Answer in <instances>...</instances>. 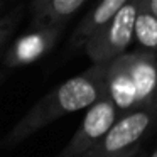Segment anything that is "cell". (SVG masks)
I'll return each instance as SVG.
<instances>
[{
    "mask_svg": "<svg viewBox=\"0 0 157 157\" xmlns=\"http://www.w3.org/2000/svg\"><path fill=\"white\" fill-rule=\"evenodd\" d=\"M103 96H106V66L91 64V68L63 81L46 93L37 103H34L25 112V115L9 130L5 139L2 140V147L12 149L49 123L69 113L85 108L88 110Z\"/></svg>",
    "mask_w": 157,
    "mask_h": 157,
    "instance_id": "1",
    "label": "cell"
},
{
    "mask_svg": "<svg viewBox=\"0 0 157 157\" xmlns=\"http://www.w3.org/2000/svg\"><path fill=\"white\" fill-rule=\"evenodd\" d=\"M155 118V110L147 108L122 115L83 157H133Z\"/></svg>",
    "mask_w": 157,
    "mask_h": 157,
    "instance_id": "2",
    "label": "cell"
},
{
    "mask_svg": "<svg viewBox=\"0 0 157 157\" xmlns=\"http://www.w3.org/2000/svg\"><path fill=\"white\" fill-rule=\"evenodd\" d=\"M137 17V0H127L115 17L93 36L83 48L93 66H108L117 58L123 56L133 42V25Z\"/></svg>",
    "mask_w": 157,
    "mask_h": 157,
    "instance_id": "3",
    "label": "cell"
},
{
    "mask_svg": "<svg viewBox=\"0 0 157 157\" xmlns=\"http://www.w3.org/2000/svg\"><path fill=\"white\" fill-rule=\"evenodd\" d=\"M120 118L113 101L108 95L90 106L85 118L79 123L78 130L73 133L71 140L58 152L54 157H83Z\"/></svg>",
    "mask_w": 157,
    "mask_h": 157,
    "instance_id": "4",
    "label": "cell"
},
{
    "mask_svg": "<svg viewBox=\"0 0 157 157\" xmlns=\"http://www.w3.org/2000/svg\"><path fill=\"white\" fill-rule=\"evenodd\" d=\"M64 27H37L17 37L5 54L7 68H22L44 58L61 39Z\"/></svg>",
    "mask_w": 157,
    "mask_h": 157,
    "instance_id": "5",
    "label": "cell"
},
{
    "mask_svg": "<svg viewBox=\"0 0 157 157\" xmlns=\"http://www.w3.org/2000/svg\"><path fill=\"white\" fill-rule=\"evenodd\" d=\"M106 95L120 117L135 110V85L132 78L130 52H125L106 66Z\"/></svg>",
    "mask_w": 157,
    "mask_h": 157,
    "instance_id": "6",
    "label": "cell"
},
{
    "mask_svg": "<svg viewBox=\"0 0 157 157\" xmlns=\"http://www.w3.org/2000/svg\"><path fill=\"white\" fill-rule=\"evenodd\" d=\"M135 85V110L157 108V56L145 51L130 52Z\"/></svg>",
    "mask_w": 157,
    "mask_h": 157,
    "instance_id": "7",
    "label": "cell"
},
{
    "mask_svg": "<svg viewBox=\"0 0 157 157\" xmlns=\"http://www.w3.org/2000/svg\"><path fill=\"white\" fill-rule=\"evenodd\" d=\"M125 2L127 0H101L95 7H91V10L79 21V24L73 31L68 49H83L93 36H96L115 17V14L125 5Z\"/></svg>",
    "mask_w": 157,
    "mask_h": 157,
    "instance_id": "8",
    "label": "cell"
},
{
    "mask_svg": "<svg viewBox=\"0 0 157 157\" xmlns=\"http://www.w3.org/2000/svg\"><path fill=\"white\" fill-rule=\"evenodd\" d=\"M86 5V0H34L27 5L31 27H66L68 21Z\"/></svg>",
    "mask_w": 157,
    "mask_h": 157,
    "instance_id": "9",
    "label": "cell"
},
{
    "mask_svg": "<svg viewBox=\"0 0 157 157\" xmlns=\"http://www.w3.org/2000/svg\"><path fill=\"white\" fill-rule=\"evenodd\" d=\"M133 41L145 52L157 56V19L145 10L142 0H137V17L133 25Z\"/></svg>",
    "mask_w": 157,
    "mask_h": 157,
    "instance_id": "10",
    "label": "cell"
},
{
    "mask_svg": "<svg viewBox=\"0 0 157 157\" xmlns=\"http://www.w3.org/2000/svg\"><path fill=\"white\" fill-rule=\"evenodd\" d=\"M25 5H19L14 10H10L7 15L0 19V49L5 44V41H9V37L12 36V32L17 29L19 22H21L22 15H24Z\"/></svg>",
    "mask_w": 157,
    "mask_h": 157,
    "instance_id": "11",
    "label": "cell"
},
{
    "mask_svg": "<svg viewBox=\"0 0 157 157\" xmlns=\"http://www.w3.org/2000/svg\"><path fill=\"white\" fill-rule=\"evenodd\" d=\"M144 2V7L149 14H152L154 17L157 19V0H142Z\"/></svg>",
    "mask_w": 157,
    "mask_h": 157,
    "instance_id": "12",
    "label": "cell"
},
{
    "mask_svg": "<svg viewBox=\"0 0 157 157\" xmlns=\"http://www.w3.org/2000/svg\"><path fill=\"white\" fill-rule=\"evenodd\" d=\"M149 157H157V149L154 150V152H150V155H149Z\"/></svg>",
    "mask_w": 157,
    "mask_h": 157,
    "instance_id": "13",
    "label": "cell"
},
{
    "mask_svg": "<svg viewBox=\"0 0 157 157\" xmlns=\"http://www.w3.org/2000/svg\"><path fill=\"white\" fill-rule=\"evenodd\" d=\"M0 12H2V2H0Z\"/></svg>",
    "mask_w": 157,
    "mask_h": 157,
    "instance_id": "14",
    "label": "cell"
},
{
    "mask_svg": "<svg viewBox=\"0 0 157 157\" xmlns=\"http://www.w3.org/2000/svg\"><path fill=\"white\" fill-rule=\"evenodd\" d=\"M155 113H157V108H155Z\"/></svg>",
    "mask_w": 157,
    "mask_h": 157,
    "instance_id": "15",
    "label": "cell"
},
{
    "mask_svg": "<svg viewBox=\"0 0 157 157\" xmlns=\"http://www.w3.org/2000/svg\"><path fill=\"white\" fill-rule=\"evenodd\" d=\"M0 79H2V76H0Z\"/></svg>",
    "mask_w": 157,
    "mask_h": 157,
    "instance_id": "16",
    "label": "cell"
}]
</instances>
